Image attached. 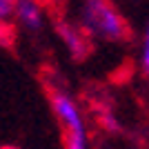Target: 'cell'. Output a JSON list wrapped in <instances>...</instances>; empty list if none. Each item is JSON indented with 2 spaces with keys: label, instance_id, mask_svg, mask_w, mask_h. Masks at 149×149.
Here are the masks:
<instances>
[{
  "label": "cell",
  "instance_id": "obj_1",
  "mask_svg": "<svg viewBox=\"0 0 149 149\" xmlns=\"http://www.w3.org/2000/svg\"><path fill=\"white\" fill-rule=\"evenodd\" d=\"M76 25L89 40L96 42H125L131 38V27L125 13L107 0H85L76 9Z\"/></svg>",
  "mask_w": 149,
  "mask_h": 149
},
{
  "label": "cell",
  "instance_id": "obj_2",
  "mask_svg": "<svg viewBox=\"0 0 149 149\" xmlns=\"http://www.w3.org/2000/svg\"><path fill=\"white\" fill-rule=\"evenodd\" d=\"M49 102H51V111H54L56 120L60 123L62 129H65V136H67V134H89L87 118H85L78 100L65 87H54L51 89Z\"/></svg>",
  "mask_w": 149,
  "mask_h": 149
},
{
  "label": "cell",
  "instance_id": "obj_3",
  "mask_svg": "<svg viewBox=\"0 0 149 149\" xmlns=\"http://www.w3.org/2000/svg\"><path fill=\"white\" fill-rule=\"evenodd\" d=\"M54 31L74 60H85L89 56V38L82 33V29L76 22L67 18H58L54 22Z\"/></svg>",
  "mask_w": 149,
  "mask_h": 149
},
{
  "label": "cell",
  "instance_id": "obj_4",
  "mask_svg": "<svg viewBox=\"0 0 149 149\" xmlns=\"http://www.w3.org/2000/svg\"><path fill=\"white\" fill-rule=\"evenodd\" d=\"M13 22L27 33H38L47 25V9L36 0H18L13 9Z\"/></svg>",
  "mask_w": 149,
  "mask_h": 149
},
{
  "label": "cell",
  "instance_id": "obj_5",
  "mask_svg": "<svg viewBox=\"0 0 149 149\" xmlns=\"http://www.w3.org/2000/svg\"><path fill=\"white\" fill-rule=\"evenodd\" d=\"M140 71L149 78V22L143 29V42H140Z\"/></svg>",
  "mask_w": 149,
  "mask_h": 149
},
{
  "label": "cell",
  "instance_id": "obj_6",
  "mask_svg": "<svg viewBox=\"0 0 149 149\" xmlns=\"http://www.w3.org/2000/svg\"><path fill=\"white\" fill-rule=\"evenodd\" d=\"M65 149H89V134H67Z\"/></svg>",
  "mask_w": 149,
  "mask_h": 149
},
{
  "label": "cell",
  "instance_id": "obj_7",
  "mask_svg": "<svg viewBox=\"0 0 149 149\" xmlns=\"http://www.w3.org/2000/svg\"><path fill=\"white\" fill-rule=\"evenodd\" d=\"M98 123H100V127L107 129L109 134H118L120 131V123L111 111H98Z\"/></svg>",
  "mask_w": 149,
  "mask_h": 149
},
{
  "label": "cell",
  "instance_id": "obj_8",
  "mask_svg": "<svg viewBox=\"0 0 149 149\" xmlns=\"http://www.w3.org/2000/svg\"><path fill=\"white\" fill-rule=\"evenodd\" d=\"M13 9H16L13 0H0V25H7L13 20Z\"/></svg>",
  "mask_w": 149,
  "mask_h": 149
},
{
  "label": "cell",
  "instance_id": "obj_9",
  "mask_svg": "<svg viewBox=\"0 0 149 149\" xmlns=\"http://www.w3.org/2000/svg\"><path fill=\"white\" fill-rule=\"evenodd\" d=\"M13 36H16V31H13L11 22L0 25V45H2V47H9V45L13 42Z\"/></svg>",
  "mask_w": 149,
  "mask_h": 149
},
{
  "label": "cell",
  "instance_id": "obj_10",
  "mask_svg": "<svg viewBox=\"0 0 149 149\" xmlns=\"http://www.w3.org/2000/svg\"><path fill=\"white\" fill-rule=\"evenodd\" d=\"M0 149H20V147H0Z\"/></svg>",
  "mask_w": 149,
  "mask_h": 149
}]
</instances>
